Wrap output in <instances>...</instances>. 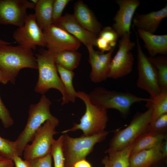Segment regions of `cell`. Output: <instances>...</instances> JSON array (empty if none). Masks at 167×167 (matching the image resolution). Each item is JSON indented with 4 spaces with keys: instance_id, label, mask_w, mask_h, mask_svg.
<instances>
[{
    "instance_id": "cell-1",
    "label": "cell",
    "mask_w": 167,
    "mask_h": 167,
    "mask_svg": "<svg viewBox=\"0 0 167 167\" xmlns=\"http://www.w3.org/2000/svg\"><path fill=\"white\" fill-rule=\"evenodd\" d=\"M55 54L47 49H40L36 56L39 75L35 91L44 95L50 89L59 91L62 95V105L70 102L68 95L59 76L55 61Z\"/></svg>"
},
{
    "instance_id": "cell-2",
    "label": "cell",
    "mask_w": 167,
    "mask_h": 167,
    "mask_svg": "<svg viewBox=\"0 0 167 167\" xmlns=\"http://www.w3.org/2000/svg\"><path fill=\"white\" fill-rule=\"evenodd\" d=\"M24 68L38 69L36 59L32 49L19 45L0 46V69L9 81L15 84L20 71Z\"/></svg>"
},
{
    "instance_id": "cell-3",
    "label": "cell",
    "mask_w": 167,
    "mask_h": 167,
    "mask_svg": "<svg viewBox=\"0 0 167 167\" xmlns=\"http://www.w3.org/2000/svg\"><path fill=\"white\" fill-rule=\"evenodd\" d=\"M52 102L45 95H42L39 102L29 106L27 122L23 130L14 141L16 154L21 156L24 150L42 124L47 120H58L52 115L50 110Z\"/></svg>"
},
{
    "instance_id": "cell-4",
    "label": "cell",
    "mask_w": 167,
    "mask_h": 167,
    "mask_svg": "<svg viewBox=\"0 0 167 167\" xmlns=\"http://www.w3.org/2000/svg\"><path fill=\"white\" fill-rule=\"evenodd\" d=\"M88 95L92 104L106 110L116 109L124 118H126L130 113L133 104L146 101L148 99L137 96L129 92L109 90L102 87L95 88Z\"/></svg>"
},
{
    "instance_id": "cell-5",
    "label": "cell",
    "mask_w": 167,
    "mask_h": 167,
    "mask_svg": "<svg viewBox=\"0 0 167 167\" xmlns=\"http://www.w3.org/2000/svg\"><path fill=\"white\" fill-rule=\"evenodd\" d=\"M152 113V110L151 109H148L143 112H138L126 128L114 130L109 147L105 152L109 154L121 151L133 143L140 136L148 132Z\"/></svg>"
},
{
    "instance_id": "cell-6",
    "label": "cell",
    "mask_w": 167,
    "mask_h": 167,
    "mask_svg": "<svg viewBox=\"0 0 167 167\" xmlns=\"http://www.w3.org/2000/svg\"><path fill=\"white\" fill-rule=\"evenodd\" d=\"M76 96L84 102L85 112L81 117L79 123H73L71 128L63 131L62 133L66 134L80 130L83 132L82 135L90 136L105 131L108 121L107 110L92 104L88 94L84 92L78 91Z\"/></svg>"
},
{
    "instance_id": "cell-7",
    "label": "cell",
    "mask_w": 167,
    "mask_h": 167,
    "mask_svg": "<svg viewBox=\"0 0 167 167\" xmlns=\"http://www.w3.org/2000/svg\"><path fill=\"white\" fill-rule=\"evenodd\" d=\"M109 133V131H104L92 136L82 135L78 138H73L64 134L63 150L65 167H73L77 161L85 159L93 151L95 145L104 140Z\"/></svg>"
},
{
    "instance_id": "cell-8",
    "label": "cell",
    "mask_w": 167,
    "mask_h": 167,
    "mask_svg": "<svg viewBox=\"0 0 167 167\" xmlns=\"http://www.w3.org/2000/svg\"><path fill=\"white\" fill-rule=\"evenodd\" d=\"M136 35L137 53L138 77L137 87L147 92L150 97H155L161 93L156 71L149 58L143 51L139 36L134 28Z\"/></svg>"
},
{
    "instance_id": "cell-9",
    "label": "cell",
    "mask_w": 167,
    "mask_h": 167,
    "mask_svg": "<svg viewBox=\"0 0 167 167\" xmlns=\"http://www.w3.org/2000/svg\"><path fill=\"white\" fill-rule=\"evenodd\" d=\"M58 120H47L36 133L31 144H28L23 152L25 160L43 157L50 153L53 137L56 134V127Z\"/></svg>"
},
{
    "instance_id": "cell-10",
    "label": "cell",
    "mask_w": 167,
    "mask_h": 167,
    "mask_svg": "<svg viewBox=\"0 0 167 167\" xmlns=\"http://www.w3.org/2000/svg\"><path fill=\"white\" fill-rule=\"evenodd\" d=\"M130 35H124L119 41L118 50L111 61L108 78L116 79L132 71L134 58L131 50L135 43L131 41Z\"/></svg>"
},
{
    "instance_id": "cell-11",
    "label": "cell",
    "mask_w": 167,
    "mask_h": 167,
    "mask_svg": "<svg viewBox=\"0 0 167 167\" xmlns=\"http://www.w3.org/2000/svg\"><path fill=\"white\" fill-rule=\"evenodd\" d=\"M43 31L45 47L55 54L66 50L77 51L81 45L79 41L56 24Z\"/></svg>"
},
{
    "instance_id": "cell-12",
    "label": "cell",
    "mask_w": 167,
    "mask_h": 167,
    "mask_svg": "<svg viewBox=\"0 0 167 167\" xmlns=\"http://www.w3.org/2000/svg\"><path fill=\"white\" fill-rule=\"evenodd\" d=\"M13 37L19 45L32 50L37 46L45 47L43 31L38 25L34 14L28 15L24 24L14 32Z\"/></svg>"
},
{
    "instance_id": "cell-13",
    "label": "cell",
    "mask_w": 167,
    "mask_h": 167,
    "mask_svg": "<svg viewBox=\"0 0 167 167\" xmlns=\"http://www.w3.org/2000/svg\"><path fill=\"white\" fill-rule=\"evenodd\" d=\"M35 5L27 0H0V24L22 26L27 19L28 9Z\"/></svg>"
},
{
    "instance_id": "cell-14",
    "label": "cell",
    "mask_w": 167,
    "mask_h": 167,
    "mask_svg": "<svg viewBox=\"0 0 167 167\" xmlns=\"http://www.w3.org/2000/svg\"><path fill=\"white\" fill-rule=\"evenodd\" d=\"M115 2L119 6V9L113 18L112 28L121 38L131 34L132 21L140 2L139 0H116Z\"/></svg>"
},
{
    "instance_id": "cell-15",
    "label": "cell",
    "mask_w": 167,
    "mask_h": 167,
    "mask_svg": "<svg viewBox=\"0 0 167 167\" xmlns=\"http://www.w3.org/2000/svg\"><path fill=\"white\" fill-rule=\"evenodd\" d=\"M86 47L89 54L88 62L91 66L90 74L91 81L95 83L105 81L108 78L111 57L115 48L105 54L95 50L92 45Z\"/></svg>"
},
{
    "instance_id": "cell-16",
    "label": "cell",
    "mask_w": 167,
    "mask_h": 167,
    "mask_svg": "<svg viewBox=\"0 0 167 167\" xmlns=\"http://www.w3.org/2000/svg\"><path fill=\"white\" fill-rule=\"evenodd\" d=\"M56 24L66 30L86 46H96L97 36L83 27L75 19L73 15L66 13Z\"/></svg>"
},
{
    "instance_id": "cell-17",
    "label": "cell",
    "mask_w": 167,
    "mask_h": 167,
    "mask_svg": "<svg viewBox=\"0 0 167 167\" xmlns=\"http://www.w3.org/2000/svg\"><path fill=\"white\" fill-rule=\"evenodd\" d=\"M167 17V4L157 11L146 14L136 13L133 19L132 28L154 34L162 20Z\"/></svg>"
},
{
    "instance_id": "cell-18",
    "label": "cell",
    "mask_w": 167,
    "mask_h": 167,
    "mask_svg": "<svg viewBox=\"0 0 167 167\" xmlns=\"http://www.w3.org/2000/svg\"><path fill=\"white\" fill-rule=\"evenodd\" d=\"M76 21L85 29L98 36L102 26L93 12L81 0L78 1L74 7L73 14Z\"/></svg>"
},
{
    "instance_id": "cell-19",
    "label": "cell",
    "mask_w": 167,
    "mask_h": 167,
    "mask_svg": "<svg viewBox=\"0 0 167 167\" xmlns=\"http://www.w3.org/2000/svg\"><path fill=\"white\" fill-rule=\"evenodd\" d=\"M139 37L144 43L150 57H155L157 54L166 55L167 54V35H155L139 29H136Z\"/></svg>"
},
{
    "instance_id": "cell-20",
    "label": "cell",
    "mask_w": 167,
    "mask_h": 167,
    "mask_svg": "<svg viewBox=\"0 0 167 167\" xmlns=\"http://www.w3.org/2000/svg\"><path fill=\"white\" fill-rule=\"evenodd\" d=\"M161 145L131 155L129 167H149L156 162L166 160L161 151Z\"/></svg>"
},
{
    "instance_id": "cell-21",
    "label": "cell",
    "mask_w": 167,
    "mask_h": 167,
    "mask_svg": "<svg viewBox=\"0 0 167 167\" xmlns=\"http://www.w3.org/2000/svg\"><path fill=\"white\" fill-rule=\"evenodd\" d=\"M166 132H147L134 142L131 155L161 145L167 138Z\"/></svg>"
},
{
    "instance_id": "cell-22",
    "label": "cell",
    "mask_w": 167,
    "mask_h": 167,
    "mask_svg": "<svg viewBox=\"0 0 167 167\" xmlns=\"http://www.w3.org/2000/svg\"><path fill=\"white\" fill-rule=\"evenodd\" d=\"M53 0H38L34 9L36 22L43 30L53 24L52 5Z\"/></svg>"
},
{
    "instance_id": "cell-23",
    "label": "cell",
    "mask_w": 167,
    "mask_h": 167,
    "mask_svg": "<svg viewBox=\"0 0 167 167\" xmlns=\"http://www.w3.org/2000/svg\"><path fill=\"white\" fill-rule=\"evenodd\" d=\"M146 102L145 107L152 110L150 125L153 123L161 115L167 113V92H161L155 97H150Z\"/></svg>"
},
{
    "instance_id": "cell-24",
    "label": "cell",
    "mask_w": 167,
    "mask_h": 167,
    "mask_svg": "<svg viewBox=\"0 0 167 167\" xmlns=\"http://www.w3.org/2000/svg\"><path fill=\"white\" fill-rule=\"evenodd\" d=\"M81 57L77 51L66 50L55 55L56 64L68 70L73 71L78 66Z\"/></svg>"
},
{
    "instance_id": "cell-25",
    "label": "cell",
    "mask_w": 167,
    "mask_h": 167,
    "mask_svg": "<svg viewBox=\"0 0 167 167\" xmlns=\"http://www.w3.org/2000/svg\"><path fill=\"white\" fill-rule=\"evenodd\" d=\"M156 71L161 92H167V56L148 57Z\"/></svg>"
},
{
    "instance_id": "cell-26",
    "label": "cell",
    "mask_w": 167,
    "mask_h": 167,
    "mask_svg": "<svg viewBox=\"0 0 167 167\" xmlns=\"http://www.w3.org/2000/svg\"><path fill=\"white\" fill-rule=\"evenodd\" d=\"M58 73L68 95L70 102L74 103L76 99V93L73 84L75 76L73 71L67 70L59 65L56 64Z\"/></svg>"
},
{
    "instance_id": "cell-27",
    "label": "cell",
    "mask_w": 167,
    "mask_h": 167,
    "mask_svg": "<svg viewBox=\"0 0 167 167\" xmlns=\"http://www.w3.org/2000/svg\"><path fill=\"white\" fill-rule=\"evenodd\" d=\"M134 143L121 151L108 154L111 167H129V157Z\"/></svg>"
},
{
    "instance_id": "cell-28",
    "label": "cell",
    "mask_w": 167,
    "mask_h": 167,
    "mask_svg": "<svg viewBox=\"0 0 167 167\" xmlns=\"http://www.w3.org/2000/svg\"><path fill=\"white\" fill-rule=\"evenodd\" d=\"M63 135L57 140L53 139L50 154L53 158L54 167H65V160L63 150Z\"/></svg>"
},
{
    "instance_id": "cell-29",
    "label": "cell",
    "mask_w": 167,
    "mask_h": 167,
    "mask_svg": "<svg viewBox=\"0 0 167 167\" xmlns=\"http://www.w3.org/2000/svg\"><path fill=\"white\" fill-rule=\"evenodd\" d=\"M15 153L16 150L14 141L0 136V156L5 159L12 160Z\"/></svg>"
},
{
    "instance_id": "cell-30",
    "label": "cell",
    "mask_w": 167,
    "mask_h": 167,
    "mask_svg": "<svg viewBox=\"0 0 167 167\" xmlns=\"http://www.w3.org/2000/svg\"><path fill=\"white\" fill-rule=\"evenodd\" d=\"M98 36L108 43L112 48L115 47L118 36L112 27H105L101 30Z\"/></svg>"
},
{
    "instance_id": "cell-31",
    "label": "cell",
    "mask_w": 167,
    "mask_h": 167,
    "mask_svg": "<svg viewBox=\"0 0 167 167\" xmlns=\"http://www.w3.org/2000/svg\"><path fill=\"white\" fill-rule=\"evenodd\" d=\"M70 0H53L52 5L53 24L58 23L62 17V12Z\"/></svg>"
},
{
    "instance_id": "cell-32",
    "label": "cell",
    "mask_w": 167,
    "mask_h": 167,
    "mask_svg": "<svg viewBox=\"0 0 167 167\" xmlns=\"http://www.w3.org/2000/svg\"><path fill=\"white\" fill-rule=\"evenodd\" d=\"M167 113L158 117L152 124H149L148 132H166Z\"/></svg>"
},
{
    "instance_id": "cell-33",
    "label": "cell",
    "mask_w": 167,
    "mask_h": 167,
    "mask_svg": "<svg viewBox=\"0 0 167 167\" xmlns=\"http://www.w3.org/2000/svg\"><path fill=\"white\" fill-rule=\"evenodd\" d=\"M0 120L3 127L7 128L14 123V120L8 109L3 102L0 95Z\"/></svg>"
},
{
    "instance_id": "cell-34",
    "label": "cell",
    "mask_w": 167,
    "mask_h": 167,
    "mask_svg": "<svg viewBox=\"0 0 167 167\" xmlns=\"http://www.w3.org/2000/svg\"><path fill=\"white\" fill-rule=\"evenodd\" d=\"M52 158L50 153L42 157L26 161L30 167H52Z\"/></svg>"
},
{
    "instance_id": "cell-35",
    "label": "cell",
    "mask_w": 167,
    "mask_h": 167,
    "mask_svg": "<svg viewBox=\"0 0 167 167\" xmlns=\"http://www.w3.org/2000/svg\"><path fill=\"white\" fill-rule=\"evenodd\" d=\"M15 167H30L28 161L23 160L16 153L15 154L12 159Z\"/></svg>"
},
{
    "instance_id": "cell-36",
    "label": "cell",
    "mask_w": 167,
    "mask_h": 167,
    "mask_svg": "<svg viewBox=\"0 0 167 167\" xmlns=\"http://www.w3.org/2000/svg\"><path fill=\"white\" fill-rule=\"evenodd\" d=\"M73 167H92V166L85 159H84L76 162Z\"/></svg>"
},
{
    "instance_id": "cell-37",
    "label": "cell",
    "mask_w": 167,
    "mask_h": 167,
    "mask_svg": "<svg viewBox=\"0 0 167 167\" xmlns=\"http://www.w3.org/2000/svg\"><path fill=\"white\" fill-rule=\"evenodd\" d=\"M14 165L12 160L6 159L0 160V167H13Z\"/></svg>"
},
{
    "instance_id": "cell-38",
    "label": "cell",
    "mask_w": 167,
    "mask_h": 167,
    "mask_svg": "<svg viewBox=\"0 0 167 167\" xmlns=\"http://www.w3.org/2000/svg\"><path fill=\"white\" fill-rule=\"evenodd\" d=\"M161 150L163 155L166 158L167 156V138L162 143L161 146Z\"/></svg>"
},
{
    "instance_id": "cell-39",
    "label": "cell",
    "mask_w": 167,
    "mask_h": 167,
    "mask_svg": "<svg viewBox=\"0 0 167 167\" xmlns=\"http://www.w3.org/2000/svg\"><path fill=\"white\" fill-rule=\"evenodd\" d=\"M9 82V80L3 72L0 69V83L6 84Z\"/></svg>"
},
{
    "instance_id": "cell-40",
    "label": "cell",
    "mask_w": 167,
    "mask_h": 167,
    "mask_svg": "<svg viewBox=\"0 0 167 167\" xmlns=\"http://www.w3.org/2000/svg\"><path fill=\"white\" fill-rule=\"evenodd\" d=\"M102 163L104 165V167H111V162L108 156H105L102 159Z\"/></svg>"
},
{
    "instance_id": "cell-41",
    "label": "cell",
    "mask_w": 167,
    "mask_h": 167,
    "mask_svg": "<svg viewBox=\"0 0 167 167\" xmlns=\"http://www.w3.org/2000/svg\"><path fill=\"white\" fill-rule=\"evenodd\" d=\"M165 160H162L156 162L151 165L149 167H165L164 164L165 162H166Z\"/></svg>"
},
{
    "instance_id": "cell-42",
    "label": "cell",
    "mask_w": 167,
    "mask_h": 167,
    "mask_svg": "<svg viewBox=\"0 0 167 167\" xmlns=\"http://www.w3.org/2000/svg\"><path fill=\"white\" fill-rule=\"evenodd\" d=\"M12 44V43L8 42L0 39V46L3 45H9Z\"/></svg>"
},
{
    "instance_id": "cell-43",
    "label": "cell",
    "mask_w": 167,
    "mask_h": 167,
    "mask_svg": "<svg viewBox=\"0 0 167 167\" xmlns=\"http://www.w3.org/2000/svg\"><path fill=\"white\" fill-rule=\"evenodd\" d=\"M30 1L34 4L36 5L37 3L38 0H32Z\"/></svg>"
},
{
    "instance_id": "cell-44",
    "label": "cell",
    "mask_w": 167,
    "mask_h": 167,
    "mask_svg": "<svg viewBox=\"0 0 167 167\" xmlns=\"http://www.w3.org/2000/svg\"><path fill=\"white\" fill-rule=\"evenodd\" d=\"M5 159H6L0 156V160H3Z\"/></svg>"
}]
</instances>
